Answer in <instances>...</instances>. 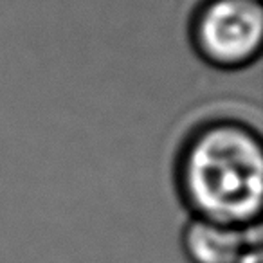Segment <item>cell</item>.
I'll return each instance as SVG.
<instances>
[{
  "instance_id": "1",
  "label": "cell",
  "mask_w": 263,
  "mask_h": 263,
  "mask_svg": "<svg viewBox=\"0 0 263 263\" xmlns=\"http://www.w3.org/2000/svg\"><path fill=\"white\" fill-rule=\"evenodd\" d=\"M175 187L191 216L238 227L259 226L263 208V141L234 117L202 121L175 157Z\"/></svg>"
},
{
  "instance_id": "2",
  "label": "cell",
  "mask_w": 263,
  "mask_h": 263,
  "mask_svg": "<svg viewBox=\"0 0 263 263\" xmlns=\"http://www.w3.org/2000/svg\"><path fill=\"white\" fill-rule=\"evenodd\" d=\"M195 54L220 70L252 65L263 49L261 0H202L190 16Z\"/></svg>"
},
{
  "instance_id": "3",
  "label": "cell",
  "mask_w": 263,
  "mask_h": 263,
  "mask_svg": "<svg viewBox=\"0 0 263 263\" xmlns=\"http://www.w3.org/2000/svg\"><path fill=\"white\" fill-rule=\"evenodd\" d=\"M259 238V226L238 227L211 218L190 216L182 229V251L190 263H234Z\"/></svg>"
},
{
  "instance_id": "4",
  "label": "cell",
  "mask_w": 263,
  "mask_h": 263,
  "mask_svg": "<svg viewBox=\"0 0 263 263\" xmlns=\"http://www.w3.org/2000/svg\"><path fill=\"white\" fill-rule=\"evenodd\" d=\"M234 263H263L261 245H259V243L251 245V247H249L247 251H245Z\"/></svg>"
}]
</instances>
